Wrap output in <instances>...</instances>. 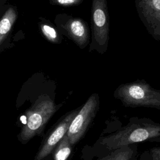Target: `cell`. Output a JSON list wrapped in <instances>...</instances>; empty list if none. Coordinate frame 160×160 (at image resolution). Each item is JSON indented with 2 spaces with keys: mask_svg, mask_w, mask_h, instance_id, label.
<instances>
[{
  "mask_svg": "<svg viewBox=\"0 0 160 160\" xmlns=\"http://www.w3.org/2000/svg\"><path fill=\"white\" fill-rule=\"evenodd\" d=\"M40 29L44 36L52 43H59L60 38L57 31L48 24L41 22Z\"/></svg>",
  "mask_w": 160,
  "mask_h": 160,
  "instance_id": "cell-12",
  "label": "cell"
},
{
  "mask_svg": "<svg viewBox=\"0 0 160 160\" xmlns=\"http://www.w3.org/2000/svg\"><path fill=\"white\" fill-rule=\"evenodd\" d=\"M151 160H152V159H151Z\"/></svg>",
  "mask_w": 160,
  "mask_h": 160,
  "instance_id": "cell-18",
  "label": "cell"
},
{
  "mask_svg": "<svg viewBox=\"0 0 160 160\" xmlns=\"http://www.w3.org/2000/svg\"><path fill=\"white\" fill-rule=\"evenodd\" d=\"M72 145L66 134L54 149V160H67L71 152Z\"/></svg>",
  "mask_w": 160,
  "mask_h": 160,
  "instance_id": "cell-11",
  "label": "cell"
},
{
  "mask_svg": "<svg viewBox=\"0 0 160 160\" xmlns=\"http://www.w3.org/2000/svg\"><path fill=\"white\" fill-rule=\"evenodd\" d=\"M91 42L89 52L96 51L101 54L108 49L109 40L110 19L107 0H92Z\"/></svg>",
  "mask_w": 160,
  "mask_h": 160,
  "instance_id": "cell-3",
  "label": "cell"
},
{
  "mask_svg": "<svg viewBox=\"0 0 160 160\" xmlns=\"http://www.w3.org/2000/svg\"><path fill=\"white\" fill-rule=\"evenodd\" d=\"M99 107L98 93L92 94L72 121L66 133L71 145L75 144L84 136L96 116Z\"/></svg>",
  "mask_w": 160,
  "mask_h": 160,
  "instance_id": "cell-5",
  "label": "cell"
},
{
  "mask_svg": "<svg viewBox=\"0 0 160 160\" xmlns=\"http://www.w3.org/2000/svg\"><path fill=\"white\" fill-rule=\"evenodd\" d=\"M77 113L78 112L76 111L69 113L56 126L42 145L37 153L34 160H42L55 149L60 141L66 134L69 127Z\"/></svg>",
  "mask_w": 160,
  "mask_h": 160,
  "instance_id": "cell-7",
  "label": "cell"
},
{
  "mask_svg": "<svg viewBox=\"0 0 160 160\" xmlns=\"http://www.w3.org/2000/svg\"><path fill=\"white\" fill-rule=\"evenodd\" d=\"M140 20L149 34L160 41V0H134Z\"/></svg>",
  "mask_w": 160,
  "mask_h": 160,
  "instance_id": "cell-6",
  "label": "cell"
},
{
  "mask_svg": "<svg viewBox=\"0 0 160 160\" xmlns=\"http://www.w3.org/2000/svg\"><path fill=\"white\" fill-rule=\"evenodd\" d=\"M138 157V144H134L100 156L97 160H137Z\"/></svg>",
  "mask_w": 160,
  "mask_h": 160,
  "instance_id": "cell-9",
  "label": "cell"
},
{
  "mask_svg": "<svg viewBox=\"0 0 160 160\" xmlns=\"http://www.w3.org/2000/svg\"><path fill=\"white\" fill-rule=\"evenodd\" d=\"M154 142H160V138H159V139H158L155 140V141H154Z\"/></svg>",
  "mask_w": 160,
  "mask_h": 160,
  "instance_id": "cell-17",
  "label": "cell"
},
{
  "mask_svg": "<svg viewBox=\"0 0 160 160\" xmlns=\"http://www.w3.org/2000/svg\"><path fill=\"white\" fill-rule=\"evenodd\" d=\"M51 3L63 6H71L80 4L82 0H50Z\"/></svg>",
  "mask_w": 160,
  "mask_h": 160,
  "instance_id": "cell-13",
  "label": "cell"
},
{
  "mask_svg": "<svg viewBox=\"0 0 160 160\" xmlns=\"http://www.w3.org/2000/svg\"><path fill=\"white\" fill-rule=\"evenodd\" d=\"M18 18L16 9L10 6L0 19V45L7 38Z\"/></svg>",
  "mask_w": 160,
  "mask_h": 160,
  "instance_id": "cell-10",
  "label": "cell"
},
{
  "mask_svg": "<svg viewBox=\"0 0 160 160\" xmlns=\"http://www.w3.org/2000/svg\"><path fill=\"white\" fill-rule=\"evenodd\" d=\"M114 97L128 108H151L160 110V90L144 79L122 83L114 92Z\"/></svg>",
  "mask_w": 160,
  "mask_h": 160,
  "instance_id": "cell-2",
  "label": "cell"
},
{
  "mask_svg": "<svg viewBox=\"0 0 160 160\" xmlns=\"http://www.w3.org/2000/svg\"><path fill=\"white\" fill-rule=\"evenodd\" d=\"M4 2H5V0H0V6L2 4H3L4 3Z\"/></svg>",
  "mask_w": 160,
  "mask_h": 160,
  "instance_id": "cell-16",
  "label": "cell"
},
{
  "mask_svg": "<svg viewBox=\"0 0 160 160\" xmlns=\"http://www.w3.org/2000/svg\"><path fill=\"white\" fill-rule=\"evenodd\" d=\"M67 36L80 48H84L89 42V29L86 21L81 18H70L62 26Z\"/></svg>",
  "mask_w": 160,
  "mask_h": 160,
  "instance_id": "cell-8",
  "label": "cell"
},
{
  "mask_svg": "<svg viewBox=\"0 0 160 160\" xmlns=\"http://www.w3.org/2000/svg\"><path fill=\"white\" fill-rule=\"evenodd\" d=\"M56 109V106L50 98L40 97L26 112V121L19 134L22 142L25 143L39 134Z\"/></svg>",
  "mask_w": 160,
  "mask_h": 160,
  "instance_id": "cell-4",
  "label": "cell"
},
{
  "mask_svg": "<svg viewBox=\"0 0 160 160\" xmlns=\"http://www.w3.org/2000/svg\"><path fill=\"white\" fill-rule=\"evenodd\" d=\"M160 138V123L147 118H131L124 126L98 140V147L106 155L111 152L144 141Z\"/></svg>",
  "mask_w": 160,
  "mask_h": 160,
  "instance_id": "cell-1",
  "label": "cell"
},
{
  "mask_svg": "<svg viewBox=\"0 0 160 160\" xmlns=\"http://www.w3.org/2000/svg\"><path fill=\"white\" fill-rule=\"evenodd\" d=\"M139 160H151V157L149 150H146L143 151L139 159Z\"/></svg>",
  "mask_w": 160,
  "mask_h": 160,
  "instance_id": "cell-15",
  "label": "cell"
},
{
  "mask_svg": "<svg viewBox=\"0 0 160 160\" xmlns=\"http://www.w3.org/2000/svg\"><path fill=\"white\" fill-rule=\"evenodd\" d=\"M149 151L152 160H160V147H153Z\"/></svg>",
  "mask_w": 160,
  "mask_h": 160,
  "instance_id": "cell-14",
  "label": "cell"
}]
</instances>
